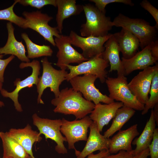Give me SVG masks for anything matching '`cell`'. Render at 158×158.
<instances>
[{"label": "cell", "mask_w": 158, "mask_h": 158, "mask_svg": "<svg viewBox=\"0 0 158 158\" xmlns=\"http://www.w3.org/2000/svg\"><path fill=\"white\" fill-rule=\"evenodd\" d=\"M51 103L56 107L53 110L54 112L73 115L76 119H81L90 114L95 105L72 87L62 89L58 97L53 99Z\"/></svg>", "instance_id": "obj_1"}, {"label": "cell", "mask_w": 158, "mask_h": 158, "mask_svg": "<svg viewBox=\"0 0 158 158\" xmlns=\"http://www.w3.org/2000/svg\"><path fill=\"white\" fill-rule=\"evenodd\" d=\"M83 7L86 22L81 26V36L99 37L108 35V32L113 26L110 18L92 4H85L83 5Z\"/></svg>", "instance_id": "obj_2"}, {"label": "cell", "mask_w": 158, "mask_h": 158, "mask_svg": "<svg viewBox=\"0 0 158 158\" xmlns=\"http://www.w3.org/2000/svg\"><path fill=\"white\" fill-rule=\"evenodd\" d=\"M113 26L121 27L133 34L139 40L142 49L154 40L157 30L145 20L140 18H132L119 13L112 21Z\"/></svg>", "instance_id": "obj_3"}, {"label": "cell", "mask_w": 158, "mask_h": 158, "mask_svg": "<svg viewBox=\"0 0 158 158\" xmlns=\"http://www.w3.org/2000/svg\"><path fill=\"white\" fill-rule=\"evenodd\" d=\"M41 62L43 67L42 74L39 78L36 85L38 93L37 103L44 104L41 98L44 90L49 87L51 91L54 93L55 98L58 97L60 93L59 86L66 80L68 73L66 70H58L54 68L47 57L42 58Z\"/></svg>", "instance_id": "obj_4"}, {"label": "cell", "mask_w": 158, "mask_h": 158, "mask_svg": "<svg viewBox=\"0 0 158 158\" xmlns=\"http://www.w3.org/2000/svg\"><path fill=\"white\" fill-rule=\"evenodd\" d=\"M105 82L109 92V97L111 99L121 102L124 106L135 110H143L145 105L140 102L131 91L125 76L118 75L114 78L107 77Z\"/></svg>", "instance_id": "obj_5"}, {"label": "cell", "mask_w": 158, "mask_h": 158, "mask_svg": "<svg viewBox=\"0 0 158 158\" xmlns=\"http://www.w3.org/2000/svg\"><path fill=\"white\" fill-rule=\"evenodd\" d=\"M22 15L25 20L24 29L30 28L35 31L53 46H56L53 37H58L61 34L56 27H51L48 24L53 19L52 17L39 11H24Z\"/></svg>", "instance_id": "obj_6"}, {"label": "cell", "mask_w": 158, "mask_h": 158, "mask_svg": "<svg viewBox=\"0 0 158 158\" xmlns=\"http://www.w3.org/2000/svg\"><path fill=\"white\" fill-rule=\"evenodd\" d=\"M61 120L60 131L66 139L68 149H74L77 157L80 152L76 149L74 144L79 141L87 140L88 129L93 121L87 116L81 119L71 121L64 118Z\"/></svg>", "instance_id": "obj_7"}, {"label": "cell", "mask_w": 158, "mask_h": 158, "mask_svg": "<svg viewBox=\"0 0 158 158\" xmlns=\"http://www.w3.org/2000/svg\"><path fill=\"white\" fill-rule=\"evenodd\" d=\"M97 78L95 75L86 74L75 76L69 82L74 90L80 92L85 99L93 102L95 105L101 102L109 104L114 102L109 96L102 93L95 87V82Z\"/></svg>", "instance_id": "obj_8"}, {"label": "cell", "mask_w": 158, "mask_h": 158, "mask_svg": "<svg viewBox=\"0 0 158 158\" xmlns=\"http://www.w3.org/2000/svg\"><path fill=\"white\" fill-rule=\"evenodd\" d=\"M32 118L33 124L37 127L39 133L41 134L44 135L46 140L50 139L56 143L55 151L60 154L67 153L68 150L63 144L64 141H67V140L60 131L62 120L42 118L36 114H34Z\"/></svg>", "instance_id": "obj_9"}, {"label": "cell", "mask_w": 158, "mask_h": 158, "mask_svg": "<svg viewBox=\"0 0 158 158\" xmlns=\"http://www.w3.org/2000/svg\"><path fill=\"white\" fill-rule=\"evenodd\" d=\"M109 66V62L103 59L101 55L76 66L67 65V69L69 70L70 72L66 75V80L68 82L75 76L90 74L96 76L102 83H104L107 78L108 73L106 69Z\"/></svg>", "instance_id": "obj_10"}, {"label": "cell", "mask_w": 158, "mask_h": 158, "mask_svg": "<svg viewBox=\"0 0 158 158\" xmlns=\"http://www.w3.org/2000/svg\"><path fill=\"white\" fill-rule=\"evenodd\" d=\"M112 35L109 33L103 37H84L72 30L69 36L71 44L80 48L83 51V56L88 60L101 55L105 49V43Z\"/></svg>", "instance_id": "obj_11"}, {"label": "cell", "mask_w": 158, "mask_h": 158, "mask_svg": "<svg viewBox=\"0 0 158 158\" xmlns=\"http://www.w3.org/2000/svg\"><path fill=\"white\" fill-rule=\"evenodd\" d=\"M30 67L32 69L31 74L24 80H21L20 78H17L14 82V85L16 86L13 91L9 92L4 89L1 91V95L4 97H8L13 102L16 109L19 112L23 111L21 104L18 101L19 92L22 89L26 87H30L33 85H36L39 80V75H40L41 67L40 62L36 60H33L31 62H22L19 65L21 68Z\"/></svg>", "instance_id": "obj_12"}, {"label": "cell", "mask_w": 158, "mask_h": 158, "mask_svg": "<svg viewBox=\"0 0 158 158\" xmlns=\"http://www.w3.org/2000/svg\"><path fill=\"white\" fill-rule=\"evenodd\" d=\"M158 70V64L149 66L140 72L134 77L128 86L132 93L141 103L145 105L147 102L153 78Z\"/></svg>", "instance_id": "obj_13"}, {"label": "cell", "mask_w": 158, "mask_h": 158, "mask_svg": "<svg viewBox=\"0 0 158 158\" xmlns=\"http://www.w3.org/2000/svg\"><path fill=\"white\" fill-rule=\"evenodd\" d=\"M54 40L58 50L56 55L57 61L55 64L61 70H66V66L70 63L78 64L88 60L72 47L69 36L61 34Z\"/></svg>", "instance_id": "obj_14"}, {"label": "cell", "mask_w": 158, "mask_h": 158, "mask_svg": "<svg viewBox=\"0 0 158 158\" xmlns=\"http://www.w3.org/2000/svg\"><path fill=\"white\" fill-rule=\"evenodd\" d=\"M6 133L21 145L30 156L34 157L32 151L33 145L42 139L39 132L33 130L31 126L28 124L24 128H12Z\"/></svg>", "instance_id": "obj_15"}, {"label": "cell", "mask_w": 158, "mask_h": 158, "mask_svg": "<svg viewBox=\"0 0 158 158\" xmlns=\"http://www.w3.org/2000/svg\"><path fill=\"white\" fill-rule=\"evenodd\" d=\"M121 61L125 76L134 71L143 70L157 62L151 54L150 45L137 52L132 57L128 59L122 57Z\"/></svg>", "instance_id": "obj_16"}, {"label": "cell", "mask_w": 158, "mask_h": 158, "mask_svg": "<svg viewBox=\"0 0 158 158\" xmlns=\"http://www.w3.org/2000/svg\"><path fill=\"white\" fill-rule=\"evenodd\" d=\"M139 134L137 124L126 130H119L110 139L109 148L110 153L116 154L121 150L127 151L132 150V142L133 139Z\"/></svg>", "instance_id": "obj_17"}, {"label": "cell", "mask_w": 158, "mask_h": 158, "mask_svg": "<svg viewBox=\"0 0 158 158\" xmlns=\"http://www.w3.org/2000/svg\"><path fill=\"white\" fill-rule=\"evenodd\" d=\"M89 128V135L85 145L77 158H85L97 150H109L110 139L100 134L95 122L93 121Z\"/></svg>", "instance_id": "obj_18"}, {"label": "cell", "mask_w": 158, "mask_h": 158, "mask_svg": "<svg viewBox=\"0 0 158 158\" xmlns=\"http://www.w3.org/2000/svg\"><path fill=\"white\" fill-rule=\"evenodd\" d=\"M123 106L121 102H114L105 104L99 103L95 105L89 117L96 123L99 130L101 132L104 127L113 118L117 110Z\"/></svg>", "instance_id": "obj_19"}, {"label": "cell", "mask_w": 158, "mask_h": 158, "mask_svg": "<svg viewBox=\"0 0 158 158\" xmlns=\"http://www.w3.org/2000/svg\"><path fill=\"white\" fill-rule=\"evenodd\" d=\"M123 57L128 59L136 53L140 46L139 39L129 31L122 28L120 31L113 34Z\"/></svg>", "instance_id": "obj_20"}, {"label": "cell", "mask_w": 158, "mask_h": 158, "mask_svg": "<svg viewBox=\"0 0 158 158\" xmlns=\"http://www.w3.org/2000/svg\"><path fill=\"white\" fill-rule=\"evenodd\" d=\"M105 49L101 56L110 65L109 71H116L118 75L125 76L124 71L119 56L120 51L118 43L112 34L104 44Z\"/></svg>", "instance_id": "obj_21"}, {"label": "cell", "mask_w": 158, "mask_h": 158, "mask_svg": "<svg viewBox=\"0 0 158 158\" xmlns=\"http://www.w3.org/2000/svg\"><path fill=\"white\" fill-rule=\"evenodd\" d=\"M8 31V39L5 45L0 48V54L4 55L11 54L16 56L20 60L24 62H30L26 56L24 45L22 41L19 42L16 39L14 34V28L11 22L6 24Z\"/></svg>", "instance_id": "obj_22"}, {"label": "cell", "mask_w": 158, "mask_h": 158, "mask_svg": "<svg viewBox=\"0 0 158 158\" xmlns=\"http://www.w3.org/2000/svg\"><path fill=\"white\" fill-rule=\"evenodd\" d=\"M56 27L61 34L63 28V20L71 16L79 14L83 9V5L76 4L75 0H56Z\"/></svg>", "instance_id": "obj_23"}, {"label": "cell", "mask_w": 158, "mask_h": 158, "mask_svg": "<svg viewBox=\"0 0 158 158\" xmlns=\"http://www.w3.org/2000/svg\"><path fill=\"white\" fill-rule=\"evenodd\" d=\"M156 123L153 110L152 109L150 118L140 135L132 142L133 145H136L135 149L133 150L135 156L148 148L153 139L154 130L156 128Z\"/></svg>", "instance_id": "obj_24"}, {"label": "cell", "mask_w": 158, "mask_h": 158, "mask_svg": "<svg viewBox=\"0 0 158 158\" xmlns=\"http://www.w3.org/2000/svg\"><path fill=\"white\" fill-rule=\"evenodd\" d=\"M3 150V158H29V155L18 142L6 132H0Z\"/></svg>", "instance_id": "obj_25"}, {"label": "cell", "mask_w": 158, "mask_h": 158, "mask_svg": "<svg viewBox=\"0 0 158 158\" xmlns=\"http://www.w3.org/2000/svg\"><path fill=\"white\" fill-rule=\"evenodd\" d=\"M135 110L123 106L117 111L113 118L110 127L104 132V136L109 138L117 131L121 130L123 126L134 115Z\"/></svg>", "instance_id": "obj_26"}, {"label": "cell", "mask_w": 158, "mask_h": 158, "mask_svg": "<svg viewBox=\"0 0 158 158\" xmlns=\"http://www.w3.org/2000/svg\"><path fill=\"white\" fill-rule=\"evenodd\" d=\"M22 38L25 42L27 50V56L28 59H34L42 56H50L53 51L49 45H39L33 42L26 33L21 34Z\"/></svg>", "instance_id": "obj_27"}, {"label": "cell", "mask_w": 158, "mask_h": 158, "mask_svg": "<svg viewBox=\"0 0 158 158\" xmlns=\"http://www.w3.org/2000/svg\"><path fill=\"white\" fill-rule=\"evenodd\" d=\"M17 3V0H15L13 4L10 7L0 10V20L8 21L24 29L25 23V19L24 18L18 16L13 10L15 6Z\"/></svg>", "instance_id": "obj_28"}, {"label": "cell", "mask_w": 158, "mask_h": 158, "mask_svg": "<svg viewBox=\"0 0 158 158\" xmlns=\"http://www.w3.org/2000/svg\"><path fill=\"white\" fill-rule=\"evenodd\" d=\"M150 92V97L142 111V115L146 114L150 109H152L158 103V70L153 78Z\"/></svg>", "instance_id": "obj_29"}, {"label": "cell", "mask_w": 158, "mask_h": 158, "mask_svg": "<svg viewBox=\"0 0 158 158\" xmlns=\"http://www.w3.org/2000/svg\"><path fill=\"white\" fill-rule=\"evenodd\" d=\"M18 3L24 6H30L40 9L45 6H57L56 0H17Z\"/></svg>", "instance_id": "obj_30"}, {"label": "cell", "mask_w": 158, "mask_h": 158, "mask_svg": "<svg viewBox=\"0 0 158 158\" xmlns=\"http://www.w3.org/2000/svg\"><path fill=\"white\" fill-rule=\"evenodd\" d=\"M89 1L94 3L95 6L99 11L105 13H106V6L110 3H119L131 6L134 5V4L131 0H90Z\"/></svg>", "instance_id": "obj_31"}, {"label": "cell", "mask_w": 158, "mask_h": 158, "mask_svg": "<svg viewBox=\"0 0 158 158\" xmlns=\"http://www.w3.org/2000/svg\"><path fill=\"white\" fill-rule=\"evenodd\" d=\"M148 148L151 158H158V128H155L154 130L153 139Z\"/></svg>", "instance_id": "obj_32"}, {"label": "cell", "mask_w": 158, "mask_h": 158, "mask_svg": "<svg viewBox=\"0 0 158 158\" xmlns=\"http://www.w3.org/2000/svg\"><path fill=\"white\" fill-rule=\"evenodd\" d=\"M141 6L148 11L154 18L156 22L155 26L156 28H158V10L147 0H143L140 3Z\"/></svg>", "instance_id": "obj_33"}, {"label": "cell", "mask_w": 158, "mask_h": 158, "mask_svg": "<svg viewBox=\"0 0 158 158\" xmlns=\"http://www.w3.org/2000/svg\"><path fill=\"white\" fill-rule=\"evenodd\" d=\"M3 55L0 54V81L2 83L4 82V73L5 70L9 63L13 60L15 56L11 55L8 58L4 59H1Z\"/></svg>", "instance_id": "obj_34"}, {"label": "cell", "mask_w": 158, "mask_h": 158, "mask_svg": "<svg viewBox=\"0 0 158 158\" xmlns=\"http://www.w3.org/2000/svg\"><path fill=\"white\" fill-rule=\"evenodd\" d=\"M102 158H135L133 150L130 151H120L114 154H109Z\"/></svg>", "instance_id": "obj_35"}, {"label": "cell", "mask_w": 158, "mask_h": 158, "mask_svg": "<svg viewBox=\"0 0 158 158\" xmlns=\"http://www.w3.org/2000/svg\"><path fill=\"white\" fill-rule=\"evenodd\" d=\"M150 50L153 57L157 61L158 60V41L155 39L150 44Z\"/></svg>", "instance_id": "obj_36"}, {"label": "cell", "mask_w": 158, "mask_h": 158, "mask_svg": "<svg viewBox=\"0 0 158 158\" xmlns=\"http://www.w3.org/2000/svg\"><path fill=\"white\" fill-rule=\"evenodd\" d=\"M111 154L109 150H104L100 151L98 153L94 154L91 153L87 156V158H102Z\"/></svg>", "instance_id": "obj_37"}, {"label": "cell", "mask_w": 158, "mask_h": 158, "mask_svg": "<svg viewBox=\"0 0 158 158\" xmlns=\"http://www.w3.org/2000/svg\"><path fill=\"white\" fill-rule=\"evenodd\" d=\"M149 156V150L148 148L141 152L135 158H147Z\"/></svg>", "instance_id": "obj_38"}, {"label": "cell", "mask_w": 158, "mask_h": 158, "mask_svg": "<svg viewBox=\"0 0 158 158\" xmlns=\"http://www.w3.org/2000/svg\"><path fill=\"white\" fill-rule=\"evenodd\" d=\"M153 110L154 116L156 121V123L158 125V103L154 107Z\"/></svg>", "instance_id": "obj_39"}, {"label": "cell", "mask_w": 158, "mask_h": 158, "mask_svg": "<svg viewBox=\"0 0 158 158\" xmlns=\"http://www.w3.org/2000/svg\"><path fill=\"white\" fill-rule=\"evenodd\" d=\"M2 83L0 81V90L2 89ZM4 106V103L1 101H0V107H2Z\"/></svg>", "instance_id": "obj_40"}, {"label": "cell", "mask_w": 158, "mask_h": 158, "mask_svg": "<svg viewBox=\"0 0 158 158\" xmlns=\"http://www.w3.org/2000/svg\"><path fill=\"white\" fill-rule=\"evenodd\" d=\"M29 158H35V157H34V158H32V157H31V156H29Z\"/></svg>", "instance_id": "obj_41"}, {"label": "cell", "mask_w": 158, "mask_h": 158, "mask_svg": "<svg viewBox=\"0 0 158 158\" xmlns=\"http://www.w3.org/2000/svg\"><path fill=\"white\" fill-rule=\"evenodd\" d=\"M0 158H1L0 157Z\"/></svg>", "instance_id": "obj_42"}, {"label": "cell", "mask_w": 158, "mask_h": 158, "mask_svg": "<svg viewBox=\"0 0 158 158\" xmlns=\"http://www.w3.org/2000/svg\"></svg>", "instance_id": "obj_43"}]
</instances>
